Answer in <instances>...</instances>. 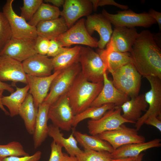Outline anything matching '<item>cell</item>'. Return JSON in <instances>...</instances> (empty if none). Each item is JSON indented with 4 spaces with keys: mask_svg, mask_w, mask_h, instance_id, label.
<instances>
[{
    "mask_svg": "<svg viewBox=\"0 0 161 161\" xmlns=\"http://www.w3.org/2000/svg\"><path fill=\"white\" fill-rule=\"evenodd\" d=\"M123 117L130 123L135 124L142 116V112H146L148 105L144 94L131 98L121 106Z\"/></svg>",
    "mask_w": 161,
    "mask_h": 161,
    "instance_id": "obj_21",
    "label": "cell"
},
{
    "mask_svg": "<svg viewBox=\"0 0 161 161\" xmlns=\"http://www.w3.org/2000/svg\"><path fill=\"white\" fill-rule=\"evenodd\" d=\"M49 126L48 135L58 145L65 148L69 155L76 156L83 151L78 146V142L72 133L67 138L64 137L59 129L52 124Z\"/></svg>",
    "mask_w": 161,
    "mask_h": 161,
    "instance_id": "obj_26",
    "label": "cell"
},
{
    "mask_svg": "<svg viewBox=\"0 0 161 161\" xmlns=\"http://www.w3.org/2000/svg\"><path fill=\"white\" fill-rule=\"evenodd\" d=\"M98 53L105 64L107 70L110 73L126 64L132 63L129 52L112 51L104 54L99 51Z\"/></svg>",
    "mask_w": 161,
    "mask_h": 161,
    "instance_id": "obj_30",
    "label": "cell"
},
{
    "mask_svg": "<svg viewBox=\"0 0 161 161\" xmlns=\"http://www.w3.org/2000/svg\"><path fill=\"white\" fill-rule=\"evenodd\" d=\"M75 128H72V133L77 142L84 149L106 151L109 153L114 151L109 143L100 138L98 135H89L83 134L76 131Z\"/></svg>",
    "mask_w": 161,
    "mask_h": 161,
    "instance_id": "obj_25",
    "label": "cell"
},
{
    "mask_svg": "<svg viewBox=\"0 0 161 161\" xmlns=\"http://www.w3.org/2000/svg\"><path fill=\"white\" fill-rule=\"evenodd\" d=\"M91 2L93 9L95 10L98 7L106 5H112L115 6L124 10H127L129 8L127 5L119 4L113 0H92Z\"/></svg>",
    "mask_w": 161,
    "mask_h": 161,
    "instance_id": "obj_41",
    "label": "cell"
},
{
    "mask_svg": "<svg viewBox=\"0 0 161 161\" xmlns=\"http://www.w3.org/2000/svg\"><path fill=\"white\" fill-rule=\"evenodd\" d=\"M4 90L0 89V108L4 112V113L6 115H10L9 112H8L5 108L4 106L2 105L1 101V99L3 96V93Z\"/></svg>",
    "mask_w": 161,
    "mask_h": 161,
    "instance_id": "obj_47",
    "label": "cell"
},
{
    "mask_svg": "<svg viewBox=\"0 0 161 161\" xmlns=\"http://www.w3.org/2000/svg\"><path fill=\"white\" fill-rule=\"evenodd\" d=\"M103 83L101 90L90 106H99L109 103L120 106L130 99L128 95L115 87L112 81L108 78L106 72L103 74Z\"/></svg>",
    "mask_w": 161,
    "mask_h": 161,
    "instance_id": "obj_16",
    "label": "cell"
},
{
    "mask_svg": "<svg viewBox=\"0 0 161 161\" xmlns=\"http://www.w3.org/2000/svg\"><path fill=\"white\" fill-rule=\"evenodd\" d=\"M66 48L63 47L55 39L50 40L47 55L54 58L64 50Z\"/></svg>",
    "mask_w": 161,
    "mask_h": 161,
    "instance_id": "obj_38",
    "label": "cell"
},
{
    "mask_svg": "<svg viewBox=\"0 0 161 161\" xmlns=\"http://www.w3.org/2000/svg\"><path fill=\"white\" fill-rule=\"evenodd\" d=\"M110 153L106 151L84 149L76 157L78 161H112Z\"/></svg>",
    "mask_w": 161,
    "mask_h": 161,
    "instance_id": "obj_34",
    "label": "cell"
},
{
    "mask_svg": "<svg viewBox=\"0 0 161 161\" xmlns=\"http://www.w3.org/2000/svg\"><path fill=\"white\" fill-rule=\"evenodd\" d=\"M61 71H56L50 75L45 77L27 74V84L29 86V93L32 95L34 105L37 109L47 96L52 80Z\"/></svg>",
    "mask_w": 161,
    "mask_h": 161,
    "instance_id": "obj_19",
    "label": "cell"
},
{
    "mask_svg": "<svg viewBox=\"0 0 161 161\" xmlns=\"http://www.w3.org/2000/svg\"><path fill=\"white\" fill-rule=\"evenodd\" d=\"M161 139L156 138L147 142L126 145L116 150L109 155L112 159L127 157H136L149 149L161 146Z\"/></svg>",
    "mask_w": 161,
    "mask_h": 161,
    "instance_id": "obj_23",
    "label": "cell"
},
{
    "mask_svg": "<svg viewBox=\"0 0 161 161\" xmlns=\"http://www.w3.org/2000/svg\"><path fill=\"white\" fill-rule=\"evenodd\" d=\"M146 78L151 86L150 89L144 94L148 108L145 114L135 124V129L137 131L149 116H155L161 119V79L154 77Z\"/></svg>",
    "mask_w": 161,
    "mask_h": 161,
    "instance_id": "obj_12",
    "label": "cell"
},
{
    "mask_svg": "<svg viewBox=\"0 0 161 161\" xmlns=\"http://www.w3.org/2000/svg\"><path fill=\"white\" fill-rule=\"evenodd\" d=\"M138 34L135 27H115L106 49L99 51L104 54L112 51L130 52Z\"/></svg>",
    "mask_w": 161,
    "mask_h": 161,
    "instance_id": "obj_10",
    "label": "cell"
},
{
    "mask_svg": "<svg viewBox=\"0 0 161 161\" xmlns=\"http://www.w3.org/2000/svg\"><path fill=\"white\" fill-rule=\"evenodd\" d=\"M148 13L157 23L160 31L161 30V13L152 9H150Z\"/></svg>",
    "mask_w": 161,
    "mask_h": 161,
    "instance_id": "obj_43",
    "label": "cell"
},
{
    "mask_svg": "<svg viewBox=\"0 0 161 161\" xmlns=\"http://www.w3.org/2000/svg\"><path fill=\"white\" fill-rule=\"evenodd\" d=\"M81 71L79 62L62 70L52 80L49 92L44 101L50 105L60 97L66 94Z\"/></svg>",
    "mask_w": 161,
    "mask_h": 161,
    "instance_id": "obj_6",
    "label": "cell"
},
{
    "mask_svg": "<svg viewBox=\"0 0 161 161\" xmlns=\"http://www.w3.org/2000/svg\"><path fill=\"white\" fill-rule=\"evenodd\" d=\"M46 2H49L53 4L54 6L58 8L63 6L65 0H45L44 1Z\"/></svg>",
    "mask_w": 161,
    "mask_h": 161,
    "instance_id": "obj_45",
    "label": "cell"
},
{
    "mask_svg": "<svg viewBox=\"0 0 161 161\" xmlns=\"http://www.w3.org/2000/svg\"><path fill=\"white\" fill-rule=\"evenodd\" d=\"M0 81L20 82L27 84V74L22 63L11 58L0 55Z\"/></svg>",
    "mask_w": 161,
    "mask_h": 161,
    "instance_id": "obj_18",
    "label": "cell"
},
{
    "mask_svg": "<svg viewBox=\"0 0 161 161\" xmlns=\"http://www.w3.org/2000/svg\"><path fill=\"white\" fill-rule=\"evenodd\" d=\"M103 82L95 83L88 81L81 72L77 76L66 93L75 115L90 106L101 90Z\"/></svg>",
    "mask_w": 161,
    "mask_h": 161,
    "instance_id": "obj_2",
    "label": "cell"
},
{
    "mask_svg": "<svg viewBox=\"0 0 161 161\" xmlns=\"http://www.w3.org/2000/svg\"><path fill=\"white\" fill-rule=\"evenodd\" d=\"M19 142L13 141L6 145L0 144V160L9 157H22L29 155Z\"/></svg>",
    "mask_w": 161,
    "mask_h": 161,
    "instance_id": "obj_33",
    "label": "cell"
},
{
    "mask_svg": "<svg viewBox=\"0 0 161 161\" xmlns=\"http://www.w3.org/2000/svg\"><path fill=\"white\" fill-rule=\"evenodd\" d=\"M130 53L132 63L141 76L161 79V49L149 30L139 33Z\"/></svg>",
    "mask_w": 161,
    "mask_h": 161,
    "instance_id": "obj_1",
    "label": "cell"
},
{
    "mask_svg": "<svg viewBox=\"0 0 161 161\" xmlns=\"http://www.w3.org/2000/svg\"><path fill=\"white\" fill-rule=\"evenodd\" d=\"M78 62L85 79L95 83L103 82V74L107 69L98 53L89 47H81Z\"/></svg>",
    "mask_w": 161,
    "mask_h": 161,
    "instance_id": "obj_4",
    "label": "cell"
},
{
    "mask_svg": "<svg viewBox=\"0 0 161 161\" xmlns=\"http://www.w3.org/2000/svg\"><path fill=\"white\" fill-rule=\"evenodd\" d=\"M43 2L42 0H24L23 6L20 7V16L29 21Z\"/></svg>",
    "mask_w": 161,
    "mask_h": 161,
    "instance_id": "obj_36",
    "label": "cell"
},
{
    "mask_svg": "<svg viewBox=\"0 0 161 161\" xmlns=\"http://www.w3.org/2000/svg\"><path fill=\"white\" fill-rule=\"evenodd\" d=\"M144 155V154L141 153L135 158L133 161H142Z\"/></svg>",
    "mask_w": 161,
    "mask_h": 161,
    "instance_id": "obj_49",
    "label": "cell"
},
{
    "mask_svg": "<svg viewBox=\"0 0 161 161\" xmlns=\"http://www.w3.org/2000/svg\"><path fill=\"white\" fill-rule=\"evenodd\" d=\"M38 36L50 40L55 39L69 29L64 18L41 22L36 26Z\"/></svg>",
    "mask_w": 161,
    "mask_h": 161,
    "instance_id": "obj_24",
    "label": "cell"
},
{
    "mask_svg": "<svg viewBox=\"0 0 161 161\" xmlns=\"http://www.w3.org/2000/svg\"><path fill=\"white\" fill-rule=\"evenodd\" d=\"M117 12V14H111L103 9L102 14L115 27L133 28L140 27L147 28L157 23L148 13H137L130 9Z\"/></svg>",
    "mask_w": 161,
    "mask_h": 161,
    "instance_id": "obj_5",
    "label": "cell"
},
{
    "mask_svg": "<svg viewBox=\"0 0 161 161\" xmlns=\"http://www.w3.org/2000/svg\"><path fill=\"white\" fill-rule=\"evenodd\" d=\"M38 109L35 106L33 97L28 92L22 103L19 115L23 120L26 129L30 134H33Z\"/></svg>",
    "mask_w": 161,
    "mask_h": 161,
    "instance_id": "obj_28",
    "label": "cell"
},
{
    "mask_svg": "<svg viewBox=\"0 0 161 161\" xmlns=\"http://www.w3.org/2000/svg\"><path fill=\"white\" fill-rule=\"evenodd\" d=\"M63 7L61 16L69 28L80 18L90 15L93 10L92 4L89 0H66Z\"/></svg>",
    "mask_w": 161,
    "mask_h": 161,
    "instance_id": "obj_17",
    "label": "cell"
},
{
    "mask_svg": "<svg viewBox=\"0 0 161 161\" xmlns=\"http://www.w3.org/2000/svg\"><path fill=\"white\" fill-rule=\"evenodd\" d=\"M85 21V19H81L55 39L64 47H68L76 44L85 45L91 48L98 47V41L88 32Z\"/></svg>",
    "mask_w": 161,
    "mask_h": 161,
    "instance_id": "obj_9",
    "label": "cell"
},
{
    "mask_svg": "<svg viewBox=\"0 0 161 161\" xmlns=\"http://www.w3.org/2000/svg\"><path fill=\"white\" fill-rule=\"evenodd\" d=\"M50 40L43 37L38 36L35 40V48L37 54L47 55Z\"/></svg>",
    "mask_w": 161,
    "mask_h": 161,
    "instance_id": "obj_37",
    "label": "cell"
},
{
    "mask_svg": "<svg viewBox=\"0 0 161 161\" xmlns=\"http://www.w3.org/2000/svg\"><path fill=\"white\" fill-rule=\"evenodd\" d=\"M97 135L109 143L114 150L126 145L145 142V138L139 135L135 129L127 127L124 124L117 129L104 131Z\"/></svg>",
    "mask_w": 161,
    "mask_h": 161,
    "instance_id": "obj_11",
    "label": "cell"
},
{
    "mask_svg": "<svg viewBox=\"0 0 161 161\" xmlns=\"http://www.w3.org/2000/svg\"><path fill=\"white\" fill-rule=\"evenodd\" d=\"M75 115L66 94L61 96L50 105L48 118L52 125L63 130L69 131L72 128Z\"/></svg>",
    "mask_w": 161,
    "mask_h": 161,
    "instance_id": "obj_7",
    "label": "cell"
},
{
    "mask_svg": "<svg viewBox=\"0 0 161 161\" xmlns=\"http://www.w3.org/2000/svg\"><path fill=\"white\" fill-rule=\"evenodd\" d=\"M13 0H7L3 6L2 12L6 17L11 28L12 38L35 39L38 36L36 27L30 25L13 7Z\"/></svg>",
    "mask_w": 161,
    "mask_h": 161,
    "instance_id": "obj_8",
    "label": "cell"
},
{
    "mask_svg": "<svg viewBox=\"0 0 161 161\" xmlns=\"http://www.w3.org/2000/svg\"><path fill=\"white\" fill-rule=\"evenodd\" d=\"M62 161H78L76 156H72L64 153Z\"/></svg>",
    "mask_w": 161,
    "mask_h": 161,
    "instance_id": "obj_46",
    "label": "cell"
},
{
    "mask_svg": "<svg viewBox=\"0 0 161 161\" xmlns=\"http://www.w3.org/2000/svg\"><path fill=\"white\" fill-rule=\"evenodd\" d=\"M42 152L38 151L32 155L22 157L11 156L3 159L2 161H39L41 159Z\"/></svg>",
    "mask_w": 161,
    "mask_h": 161,
    "instance_id": "obj_40",
    "label": "cell"
},
{
    "mask_svg": "<svg viewBox=\"0 0 161 161\" xmlns=\"http://www.w3.org/2000/svg\"><path fill=\"white\" fill-rule=\"evenodd\" d=\"M81 46L76 45L66 49L52 58L54 72L62 71L79 62Z\"/></svg>",
    "mask_w": 161,
    "mask_h": 161,
    "instance_id": "obj_27",
    "label": "cell"
},
{
    "mask_svg": "<svg viewBox=\"0 0 161 161\" xmlns=\"http://www.w3.org/2000/svg\"><path fill=\"white\" fill-rule=\"evenodd\" d=\"M161 119L155 116L148 117L144 122V124L155 127L161 132Z\"/></svg>",
    "mask_w": 161,
    "mask_h": 161,
    "instance_id": "obj_42",
    "label": "cell"
},
{
    "mask_svg": "<svg viewBox=\"0 0 161 161\" xmlns=\"http://www.w3.org/2000/svg\"><path fill=\"white\" fill-rule=\"evenodd\" d=\"M0 161H2V160H0Z\"/></svg>",
    "mask_w": 161,
    "mask_h": 161,
    "instance_id": "obj_50",
    "label": "cell"
},
{
    "mask_svg": "<svg viewBox=\"0 0 161 161\" xmlns=\"http://www.w3.org/2000/svg\"><path fill=\"white\" fill-rule=\"evenodd\" d=\"M25 73L38 77H45L52 75L53 70L52 58L47 55L36 54L22 62Z\"/></svg>",
    "mask_w": 161,
    "mask_h": 161,
    "instance_id": "obj_20",
    "label": "cell"
},
{
    "mask_svg": "<svg viewBox=\"0 0 161 161\" xmlns=\"http://www.w3.org/2000/svg\"><path fill=\"white\" fill-rule=\"evenodd\" d=\"M115 106L112 103L105 104L99 106H90L83 112L75 115L72 127H76L82 121L87 118L97 120L101 118L108 110Z\"/></svg>",
    "mask_w": 161,
    "mask_h": 161,
    "instance_id": "obj_32",
    "label": "cell"
},
{
    "mask_svg": "<svg viewBox=\"0 0 161 161\" xmlns=\"http://www.w3.org/2000/svg\"><path fill=\"white\" fill-rule=\"evenodd\" d=\"M51 152L48 161H62L64 155L62 147L53 140L51 144Z\"/></svg>",
    "mask_w": 161,
    "mask_h": 161,
    "instance_id": "obj_39",
    "label": "cell"
},
{
    "mask_svg": "<svg viewBox=\"0 0 161 161\" xmlns=\"http://www.w3.org/2000/svg\"><path fill=\"white\" fill-rule=\"evenodd\" d=\"M0 89L3 90H7L12 93L14 90L11 85L5 83L0 81Z\"/></svg>",
    "mask_w": 161,
    "mask_h": 161,
    "instance_id": "obj_44",
    "label": "cell"
},
{
    "mask_svg": "<svg viewBox=\"0 0 161 161\" xmlns=\"http://www.w3.org/2000/svg\"><path fill=\"white\" fill-rule=\"evenodd\" d=\"M121 112L120 106H115L98 120H89L87 123L89 133L91 135H97L104 131L117 129L125 123H130L123 117Z\"/></svg>",
    "mask_w": 161,
    "mask_h": 161,
    "instance_id": "obj_13",
    "label": "cell"
},
{
    "mask_svg": "<svg viewBox=\"0 0 161 161\" xmlns=\"http://www.w3.org/2000/svg\"><path fill=\"white\" fill-rule=\"evenodd\" d=\"M85 25L90 35L95 31L98 33L100 39L98 41V47L99 49H103L109 41L113 32L110 21L102 13H95L87 16Z\"/></svg>",
    "mask_w": 161,
    "mask_h": 161,
    "instance_id": "obj_14",
    "label": "cell"
},
{
    "mask_svg": "<svg viewBox=\"0 0 161 161\" xmlns=\"http://www.w3.org/2000/svg\"><path fill=\"white\" fill-rule=\"evenodd\" d=\"M29 90V86L27 84L22 88L16 87V91L10 95L2 97V104L8 108L10 117H13L19 114L20 109Z\"/></svg>",
    "mask_w": 161,
    "mask_h": 161,
    "instance_id": "obj_29",
    "label": "cell"
},
{
    "mask_svg": "<svg viewBox=\"0 0 161 161\" xmlns=\"http://www.w3.org/2000/svg\"><path fill=\"white\" fill-rule=\"evenodd\" d=\"M111 73L112 82L117 89L130 98L139 95L142 76L132 63L126 64Z\"/></svg>",
    "mask_w": 161,
    "mask_h": 161,
    "instance_id": "obj_3",
    "label": "cell"
},
{
    "mask_svg": "<svg viewBox=\"0 0 161 161\" xmlns=\"http://www.w3.org/2000/svg\"><path fill=\"white\" fill-rule=\"evenodd\" d=\"M35 40L12 38L0 52V55L8 56L21 62L37 54L35 48Z\"/></svg>",
    "mask_w": 161,
    "mask_h": 161,
    "instance_id": "obj_15",
    "label": "cell"
},
{
    "mask_svg": "<svg viewBox=\"0 0 161 161\" xmlns=\"http://www.w3.org/2000/svg\"><path fill=\"white\" fill-rule=\"evenodd\" d=\"M12 38L8 21L2 12H0V52Z\"/></svg>",
    "mask_w": 161,
    "mask_h": 161,
    "instance_id": "obj_35",
    "label": "cell"
},
{
    "mask_svg": "<svg viewBox=\"0 0 161 161\" xmlns=\"http://www.w3.org/2000/svg\"><path fill=\"white\" fill-rule=\"evenodd\" d=\"M50 106L43 101L39 106L33 134L34 146L35 149L41 145L48 135L49 126L47 122Z\"/></svg>",
    "mask_w": 161,
    "mask_h": 161,
    "instance_id": "obj_22",
    "label": "cell"
},
{
    "mask_svg": "<svg viewBox=\"0 0 161 161\" xmlns=\"http://www.w3.org/2000/svg\"><path fill=\"white\" fill-rule=\"evenodd\" d=\"M61 11L59 8L49 4L41 3L38 10L28 23L36 27L39 23L54 19L59 17Z\"/></svg>",
    "mask_w": 161,
    "mask_h": 161,
    "instance_id": "obj_31",
    "label": "cell"
},
{
    "mask_svg": "<svg viewBox=\"0 0 161 161\" xmlns=\"http://www.w3.org/2000/svg\"><path fill=\"white\" fill-rule=\"evenodd\" d=\"M136 157H127L112 159V161H133Z\"/></svg>",
    "mask_w": 161,
    "mask_h": 161,
    "instance_id": "obj_48",
    "label": "cell"
}]
</instances>
